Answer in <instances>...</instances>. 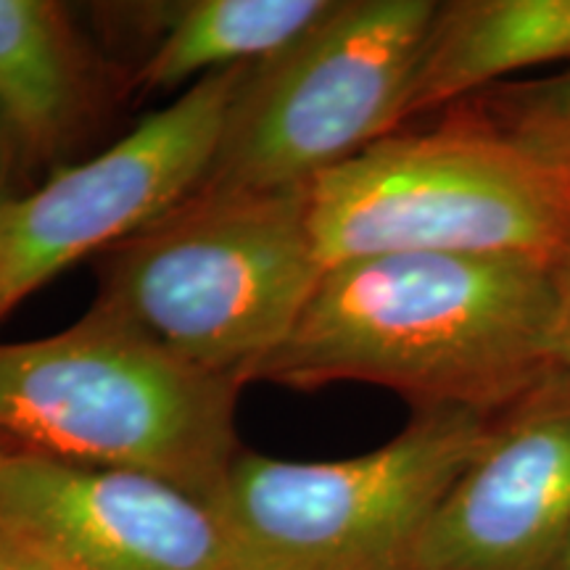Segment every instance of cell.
I'll return each instance as SVG.
<instances>
[{
	"instance_id": "obj_1",
	"label": "cell",
	"mask_w": 570,
	"mask_h": 570,
	"mask_svg": "<svg viewBox=\"0 0 570 570\" xmlns=\"http://www.w3.org/2000/svg\"><path fill=\"white\" fill-rule=\"evenodd\" d=\"M570 362L554 265L510 254H386L327 267L254 381L373 383L417 410L494 417Z\"/></svg>"
},
{
	"instance_id": "obj_2",
	"label": "cell",
	"mask_w": 570,
	"mask_h": 570,
	"mask_svg": "<svg viewBox=\"0 0 570 570\" xmlns=\"http://www.w3.org/2000/svg\"><path fill=\"white\" fill-rule=\"evenodd\" d=\"M323 275L309 185L198 188L101 254L90 309L183 365L246 386L294 333Z\"/></svg>"
},
{
	"instance_id": "obj_3",
	"label": "cell",
	"mask_w": 570,
	"mask_h": 570,
	"mask_svg": "<svg viewBox=\"0 0 570 570\" xmlns=\"http://www.w3.org/2000/svg\"><path fill=\"white\" fill-rule=\"evenodd\" d=\"M240 389L88 309L56 336L0 344V444L138 470L209 502L240 452Z\"/></svg>"
},
{
	"instance_id": "obj_4",
	"label": "cell",
	"mask_w": 570,
	"mask_h": 570,
	"mask_svg": "<svg viewBox=\"0 0 570 570\" xmlns=\"http://www.w3.org/2000/svg\"><path fill=\"white\" fill-rule=\"evenodd\" d=\"M441 114L439 125L383 135L309 183L325 269L386 254H510L558 265L570 190L465 111Z\"/></svg>"
},
{
	"instance_id": "obj_5",
	"label": "cell",
	"mask_w": 570,
	"mask_h": 570,
	"mask_svg": "<svg viewBox=\"0 0 570 570\" xmlns=\"http://www.w3.org/2000/svg\"><path fill=\"white\" fill-rule=\"evenodd\" d=\"M489 420L417 410L389 444L346 460L238 452L209 508L238 570H407Z\"/></svg>"
},
{
	"instance_id": "obj_6",
	"label": "cell",
	"mask_w": 570,
	"mask_h": 570,
	"mask_svg": "<svg viewBox=\"0 0 570 570\" xmlns=\"http://www.w3.org/2000/svg\"><path fill=\"white\" fill-rule=\"evenodd\" d=\"M436 0H336L273 59L244 71L202 190L309 185L402 130Z\"/></svg>"
},
{
	"instance_id": "obj_7",
	"label": "cell",
	"mask_w": 570,
	"mask_h": 570,
	"mask_svg": "<svg viewBox=\"0 0 570 570\" xmlns=\"http://www.w3.org/2000/svg\"><path fill=\"white\" fill-rule=\"evenodd\" d=\"M244 71L202 77L106 151L69 161L0 206V323L63 269L109 252L196 194Z\"/></svg>"
},
{
	"instance_id": "obj_8",
	"label": "cell",
	"mask_w": 570,
	"mask_h": 570,
	"mask_svg": "<svg viewBox=\"0 0 570 570\" xmlns=\"http://www.w3.org/2000/svg\"><path fill=\"white\" fill-rule=\"evenodd\" d=\"M0 537L40 570H238L209 502L175 483L6 449Z\"/></svg>"
},
{
	"instance_id": "obj_9",
	"label": "cell",
	"mask_w": 570,
	"mask_h": 570,
	"mask_svg": "<svg viewBox=\"0 0 570 570\" xmlns=\"http://www.w3.org/2000/svg\"><path fill=\"white\" fill-rule=\"evenodd\" d=\"M570 539V362L489 420L407 570H554Z\"/></svg>"
},
{
	"instance_id": "obj_10",
	"label": "cell",
	"mask_w": 570,
	"mask_h": 570,
	"mask_svg": "<svg viewBox=\"0 0 570 570\" xmlns=\"http://www.w3.org/2000/svg\"><path fill=\"white\" fill-rule=\"evenodd\" d=\"M104 101L98 56L53 0H0V117L27 173L67 167Z\"/></svg>"
},
{
	"instance_id": "obj_11",
	"label": "cell",
	"mask_w": 570,
	"mask_h": 570,
	"mask_svg": "<svg viewBox=\"0 0 570 570\" xmlns=\"http://www.w3.org/2000/svg\"><path fill=\"white\" fill-rule=\"evenodd\" d=\"M558 61H570V0L439 3L402 125Z\"/></svg>"
},
{
	"instance_id": "obj_12",
	"label": "cell",
	"mask_w": 570,
	"mask_h": 570,
	"mask_svg": "<svg viewBox=\"0 0 570 570\" xmlns=\"http://www.w3.org/2000/svg\"><path fill=\"white\" fill-rule=\"evenodd\" d=\"M336 0H196L177 6L135 88L173 90L223 69L267 61L333 11Z\"/></svg>"
},
{
	"instance_id": "obj_13",
	"label": "cell",
	"mask_w": 570,
	"mask_h": 570,
	"mask_svg": "<svg viewBox=\"0 0 570 570\" xmlns=\"http://www.w3.org/2000/svg\"><path fill=\"white\" fill-rule=\"evenodd\" d=\"M454 109L489 127L570 190V69L499 82L454 104Z\"/></svg>"
},
{
	"instance_id": "obj_14",
	"label": "cell",
	"mask_w": 570,
	"mask_h": 570,
	"mask_svg": "<svg viewBox=\"0 0 570 570\" xmlns=\"http://www.w3.org/2000/svg\"><path fill=\"white\" fill-rule=\"evenodd\" d=\"M27 175L30 173H27L24 159H21L17 140H13L6 119L0 117V206L21 196V180Z\"/></svg>"
},
{
	"instance_id": "obj_15",
	"label": "cell",
	"mask_w": 570,
	"mask_h": 570,
	"mask_svg": "<svg viewBox=\"0 0 570 570\" xmlns=\"http://www.w3.org/2000/svg\"><path fill=\"white\" fill-rule=\"evenodd\" d=\"M554 277H558V288L562 298V317H566V333L570 344V230L566 238V246L558 256V265H554Z\"/></svg>"
},
{
	"instance_id": "obj_16",
	"label": "cell",
	"mask_w": 570,
	"mask_h": 570,
	"mask_svg": "<svg viewBox=\"0 0 570 570\" xmlns=\"http://www.w3.org/2000/svg\"><path fill=\"white\" fill-rule=\"evenodd\" d=\"M0 570H40L24 552L17 550L11 541L0 537Z\"/></svg>"
},
{
	"instance_id": "obj_17",
	"label": "cell",
	"mask_w": 570,
	"mask_h": 570,
	"mask_svg": "<svg viewBox=\"0 0 570 570\" xmlns=\"http://www.w3.org/2000/svg\"><path fill=\"white\" fill-rule=\"evenodd\" d=\"M554 570H570V539H568L566 552H562V558L558 560V566H554Z\"/></svg>"
},
{
	"instance_id": "obj_18",
	"label": "cell",
	"mask_w": 570,
	"mask_h": 570,
	"mask_svg": "<svg viewBox=\"0 0 570 570\" xmlns=\"http://www.w3.org/2000/svg\"><path fill=\"white\" fill-rule=\"evenodd\" d=\"M6 449H9V446H6V444H0V454H3V452H6Z\"/></svg>"
}]
</instances>
